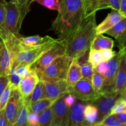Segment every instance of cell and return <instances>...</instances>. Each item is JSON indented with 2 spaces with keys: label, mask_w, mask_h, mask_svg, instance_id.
Here are the masks:
<instances>
[{
  "label": "cell",
  "mask_w": 126,
  "mask_h": 126,
  "mask_svg": "<svg viewBox=\"0 0 126 126\" xmlns=\"http://www.w3.org/2000/svg\"><path fill=\"white\" fill-rule=\"evenodd\" d=\"M92 126H107L104 125V124H101V123H95V124H93Z\"/></svg>",
  "instance_id": "c3c4849f"
},
{
  "label": "cell",
  "mask_w": 126,
  "mask_h": 126,
  "mask_svg": "<svg viewBox=\"0 0 126 126\" xmlns=\"http://www.w3.org/2000/svg\"><path fill=\"white\" fill-rule=\"evenodd\" d=\"M119 51L126 55V30L124 33L116 39Z\"/></svg>",
  "instance_id": "d590c367"
},
{
  "label": "cell",
  "mask_w": 126,
  "mask_h": 126,
  "mask_svg": "<svg viewBox=\"0 0 126 126\" xmlns=\"http://www.w3.org/2000/svg\"><path fill=\"white\" fill-rule=\"evenodd\" d=\"M85 17L105 9L119 11L121 0H82Z\"/></svg>",
  "instance_id": "30bf717a"
},
{
  "label": "cell",
  "mask_w": 126,
  "mask_h": 126,
  "mask_svg": "<svg viewBox=\"0 0 126 126\" xmlns=\"http://www.w3.org/2000/svg\"><path fill=\"white\" fill-rule=\"evenodd\" d=\"M107 126H126V124L122 123L115 114H110L103 119L100 123Z\"/></svg>",
  "instance_id": "4dcf8cb0"
},
{
  "label": "cell",
  "mask_w": 126,
  "mask_h": 126,
  "mask_svg": "<svg viewBox=\"0 0 126 126\" xmlns=\"http://www.w3.org/2000/svg\"><path fill=\"white\" fill-rule=\"evenodd\" d=\"M121 95L116 94L112 91H102L98 94L97 97L90 103L94 105L98 111L96 123H100L104 118L110 115L118 98Z\"/></svg>",
  "instance_id": "52a82bcc"
},
{
  "label": "cell",
  "mask_w": 126,
  "mask_h": 126,
  "mask_svg": "<svg viewBox=\"0 0 126 126\" xmlns=\"http://www.w3.org/2000/svg\"><path fill=\"white\" fill-rule=\"evenodd\" d=\"M71 60L65 54L57 57L39 74L40 80L49 81L66 79Z\"/></svg>",
  "instance_id": "8992f818"
},
{
  "label": "cell",
  "mask_w": 126,
  "mask_h": 126,
  "mask_svg": "<svg viewBox=\"0 0 126 126\" xmlns=\"http://www.w3.org/2000/svg\"><path fill=\"white\" fill-rule=\"evenodd\" d=\"M9 79V84L11 86V90L18 89V86L20 81V78L16 75L14 72V69L12 68L10 70L9 73L7 75Z\"/></svg>",
  "instance_id": "1f68e13d"
},
{
  "label": "cell",
  "mask_w": 126,
  "mask_h": 126,
  "mask_svg": "<svg viewBox=\"0 0 126 126\" xmlns=\"http://www.w3.org/2000/svg\"><path fill=\"white\" fill-rule=\"evenodd\" d=\"M11 91H12V90H11V86L8 83V85L6 87V89L0 97V111L4 110L6 107V104H7V102L9 99L10 96H11Z\"/></svg>",
  "instance_id": "836d02e7"
},
{
  "label": "cell",
  "mask_w": 126,
  "mask_h": 126,
  "mask_svg": "<svg viewBox=\"0 0 126 126\" xmlns=\"http://www.w3.org/2000/svg\"><path fill=\"white\" fill-rule=\"evenodd\" d=\"M52 119V106L39 114V126H50Z\"/></svg>",
  "instance_id": "83f0119b"
},
{
  "label": "cell",
  "mask_w": 126,
  "mask_h": 126,
  "mask_svg": "<svg viewBox=\"0 0 126 126\" xmlns=\"http://www.w3.org/2000/svg\"><path fill=\"white\" fill-rule=\"evenodd\" d=\"M96 13L84 18L80 25L66 36L59 39L63 44L65 55L71 59H79L87 53L97 35Z\"/></svg>",
  "instance_id": "6da1fadb"
},
{
  "label": "cell",
  "mask_w": 126,
  "mask_h": 126,
  "mask_svg": "<svg viewBox=\"0 0 126 126\" xmlns=\"http://www.w3.org/2000/svg\"><path fill=\"white\" fill-rule=\"evenodd\" d=\"M123 53L119 51L116 53L115 56L107 61L108 67L106 72L103 75L104 83L102 91H112L114 85V81L118 71L121 58Z\"/></svg>",
  "instance_id": "7c38bea8"
},
{
  "label": "cell",
  "mask_w": 126,
  "mask_h": 126,
  "mask_svg": "<svg viewBox=\"0 0 126 126\" xmlns=\"http://www.w3.org/2000/svg\"><path fill=\"white\" fill-rule=\"evenodd\" d=\"M126 30V17H124L105 33L113 37L116 39L122 35Z\"/></svg>",
  "instance_id": "603a6c76"
},
{
  "label": "cell",
  "mask_w": 126,
  "mask_h": 126,
  "mask_svg": "<svg viewBox=\"0 0 126 126\" xmlns=\"http://www.w3.org/2000/svg\"><path fill=\"white\" fill-rule=\"evenodd\" d=\"M98 116V111L97 108L91 103H88L84 108V118L86 121L89 124H95Z\"/></svg>",
  "instance_id": "cb8c5ba5"
},
{
  "label": "cell",
  "mask_w": 126,
  "mask_h": 126,
  "mask_svg": "<svg viewBox=\"0 0 126 126\" xmlns=\"http://www.w3.org/2000/svg\"><path fill=\"white\" fill-rule=\"evenodd\" d=\"M57 99V98H41L31 105L30 111L37 114H40L52 106Z\"/></svg>",
  "instance_id": "44dd1931"
},
{
  "label": "cell",
  "mask_w": 126,
  "mask_h": 126,
  "mask_svg": "<svg viewBox=\"0 0 126 126\" xmlns=\"http://www.w3.org/2000/svg\"><path fill=\"white\" fill-rule=\"evenodd\" d=\"M9 83L8 77L6 75H0V97L6 89Z\"/></svg>",
  "instance_id": "f35d334b"
},
{
  "label": "cell",
  "mask_w": 126,
  "mask_h": 126,
  "mask_svg": "<svg viewBox=\"0 0 126 126\" xmlns=\"http://www.w3.org/2000/svg\"><path fill=\"white\" fill-rule=\"evenodd\" d=\"M102 52V57H103V61L107 62L109 60L111 59L112 58L114 57L116 54V52L113 49H103V50H100Z\"/></svg>",
  "instance_id": "74e56055"
},
{
  "label": "cell",
  "mask_w": 126,
  "mask_h": 126,
  "mask_svg": "<svg viewBox=\"0 0 126 126\" xmlns=\"http://www.w3.org/2000/svg\"><path fill=\"white\" fill-rule=\"evenodd\" d=\"M126 87V55L123 54L121 58L118 71L114 81L113 91L121 95Z\"/></svg>",
  "instance_id": "2e32d148"
},
{
  "label": "cell",
  "mask_w": 126,
  "mask_h": 126,
  "mask_svg": "<svg viewBox=\"0 0 126 126\" xmlns=\"http://www.w3.org/2000/svg\"><path fill=\"white\" fill-rule=\"evenodd\" d=\"M120 98H121L122 100H123L126 103V87L125 88V89L124 90V91L123 92V93L121 94Z\"/></svg>",
  "instance_id": "bcb514c9"
},
{
  "label": "cell",
  "mask_w": 126,
  "mask_h": 126,
  "mask_svg": "<svg viewBox=\"0 0 126 126\" xmlns=\"http://www.w3.org/2000/svg\"><path fill=\"white\" fill-rule=\"evenodd\" d=\"M40 81L39 75L36 69L31 67L29 73L25 77L20 79L18 86V90L22 97L29 96L35 86Z\"/></svg>",
  "instance_id": "5bb4252c"
},
{
  "label": "cell",
  "mask_w": 126,
  "mask_h": 126,
  "mask_svg": "<svg viewBox=\"0 0 126 126\" xmlns=\"http://www.w3.org/2000/svg\"><path fill=\"white\" fill-rule=\"evenodd\" d=\"M23 2H24V4H28L31 2L30 0H23Z\"/></svg>",
  "instance_id": "681fc988"
},
{
  "label": "cell",
  "mask_w": 126,
  "mask_h": 126,
  "mask_svg": "<svg viewBox=\"0 0 126 126\" xmlns=\"http://www.w3.org/2000/svg\"><path fill=\"white\" fill-rule=\"evenodd\" d=\"M21 97L22 96L18 89L12 90L11 91L9 99L4 108L7 126H12L14 123Z\"/></svg>",
  "instance_id": "9a60e30c"
},
{
  "label": "cell",
  "mask_w": 126,
  "mask_h": 126,
  "mask_svg": "<svg viewBox=\"0 0 126 126\" xmlns=\"http://www.w3.org/2000/svg\"><path fill=\"white\" fill-rule=\"evenodd\" d=\"M16 37L0 28V75L7 76L11 70Z\"/></svg>",
  "instance_id": "5b68a950"
},
{
  "label": "cell",
  "mask_w": 126,
  "mask_h": 126,
  "mask_svg": "<svg viewBox=\"0 0 126 126\" xmlns=\"http://www.w3.org/2000/svg\"><path fill=\"white\" fill-rule=\"evenodd\" d=\"M65 95L57 98L52 105V119L50 126H67L70 108L64 102Z\"/></svg>",
  "instance_id": "8fae6325"
},
{
  "label": "cell",
  "mask_w": 126,
  "mask_h": 126,
  "mask_svg": "<svg viewBox=\"0 0 126 126\" xmlns=\"http://www.w3.org/2000/svg\"><path fill=\"white\" fill-rule=\"evenodd\" d=\"M82 78L81 65L78 58L72 59L69 66L66 75V81L69 87H71Z\"/></svg>",
  "instance_id": "d6986e66"
},
{
  "label": "cell",
  "mask_w": 126,
  "mask_h": 126,
  "mask_svg": "<svg viewBox=\"0 0 126 126\" xmlns=\"http://www.w3.org/2000/svg\"><path fill=\"white\" fill-rule=\"evenodd\" d=\"M60 8L52 25V30L62 39L76 29L84 18L82 0H60Z\"/></svg>",
  "instance_id": "7a4b0ae2"
},
{
  "label": "cell",
  "mask_w": 126,
  "mask_h": 126,
  "mask_svg": "<svg viewBox=\"0 0 126 126\" xmlns=\"http://www.w3.org/2000/svg\"><path fill=\"white\" fill-rule=\"evenodd\" d=\"M30 99L29 96L21 97L18 104L16 120L12 126H27L28 116L30 111Z\"/></svg>",
  "instance_id": "e0dca14e"
},
{
  "label": "cell",
  "mask_w": 126,
  "mask_h": 126,
  "mask_svg": "<svg viewBox=\"0 0 126 126\" xmlns=\"http://www.w3.org/2000/svg\"><path fill=\"white\" fill-rule=\"evenodd\" d=\"M10 1H12V2H16V3L20 4H24L23 0H10Z\"/></svg>",
  "instance_id": "7dc6e473"
},
{
  "label": "cell",
  "mask_w": 126,
  "mask_h": 126,
  "mask_svg": "<svg viewBox=\"0 0 126 126\" xmlns=\"http://www.w3.org/2000/svg\"><path fill=\"white\" fill-rule=\"evenodd\" d=\"M87 61L92 65L94 68H95L101 62H103V57L100 50L90 49Z\"/></svg>",
  "instance_id": "4316f807"
},
{
  "label": "cell",
  "mask_w": 126,
  "mask_h": 126,
  "mask_svg": "<svg viewBox=\"0 0 126 126\" xmlns=\"http://www.w3.org/2000/svg\"><path fill=\"white\" fill-rule=\"evenodd\" d=\"M18 39L20 41L22 42L24 44L29 46H35L41 45L47 42L51 41L53 39L52 37L49 36H45L44 37H41L39 35L32 36L23 37L20 35L18 36Z\"/></svg>",
  "instance_id": "7402d4cb"
},
{
  "label": "cell",
  "mask_w": 126,
  "mask_h": 126,
  "mask_svg": "<svg viewBox=\"0 0 126 126\" xmlns=\"http://www.w3.org/2000/svg\"><path fill=\"white\" fill-rule=\"evenodd\" d=\"M123 112H126V103L123 100L119 98L116 102L110 114H116Z\"/></svg>",
  "instance_id": "e575fe53"
},
{
  "label": "cell",
  "mask_w": 126,
  "mask_h": 126,
  "mask_svg": "<svg viewBox=\"0 0 126 126\" xmlns=\"http://www.w3.org/2000/svg\"><path fill=\"white\" fill-rule=\"evenodd\" d=\"M73 95L77 99L90 103L95 99L98 94L95 92L91 81L81 79L75 85L69 87L68 92Z\"/></svg>",
  "instance_id": "ba28073f"
},
{
  "label": "cell",
  "mask_w": 126,
  "mask_h": 126,
  "mask_svg": "<svg viewBox=\"0 0 126 126\" xmlns=\"http://www.w3.org/2000/svg\"><path fill=\"white\" fill-rule=\"evenodd\" d=\"M80 65H81L82 79L91 81L94 70L93 66L90 63L88 62V61H86L82 63H80Z\"/></svg>",
  "instance_id": "f1b7e54d"
},
{
  "label": "cell",
  "mask_w": 126,
  "mask_h": 126,
  "mask_svg": "<svg viewBox=\"0 0 126 126\" xmlns=\"http://www.w3.org/2000/svg\"><path fill=\"white\" fill-rule=\"evenodd\" d=\"M4 0H0V27L2 26L4 22L5 14H6V8H5Z\"/></svg>",
  "instance_id": "60d3db41"
},
{
  "label": "cell",
  "mask_w": 126,
  "mask_h": 126,
  "mask_svg": "<svg viewBox=\"0 0 126 126\" xmlns=\"http://www.w3.org/2000/svg\"><path fill=\"white\" fill-rule=\"evenodd\" d=\"M107 67H108V64H107V62H102L98 64L97 66L94 68L97 72L98 73L101 74L103 75L106 72L107 70Z\"/></svg>",
  "instance_id": "b9f144b4"
},
{
  "label": "cell",
  "mask_w": 126,
  "mask_h": 126,
  "mask_svg": "<svg viewBox=\"0 0 126 126\" xmlns=\"http://www.w3.org/2000/svg\"><path fill=\"white\" fill-rule=\"evenodd\" d=\"M114 41L111 38L105 36L103 34H97L91 44L90 49L101 50L103 49H113Z\"/></svg>",
  "instance_id": "ffe728a7"
},
{
  "label": "cell",
  "mask_w": 126,
  "mask_h": 126,
  "mask_svg": "<svg viewBox=\"0 0 126 126\" xmlns=\"http://www.w3.org/2000/svg\"><path fill=\"white\" fill-rule=\"evenodd\" d=\"M27 126H39V114L30 111L28 116Z\"/></svg>",
  "instance_id": "8d00e7d4"
},
{
  "label": "cell",
  "mask_w": 126,
  "mask_h": 126,
  "mask_svg": "<svg viewBox=\"0 0 126 126\" xmlns=\"http://www.w3.org/2000/svg\"><path fill=\"white\" fill-rule=\"evenodd\" d=\"M46 8L53 11H59L60 8V0H33Z\"/></svg>",
  "instance_id": "f546056e"
},
{
  "label": "cell",
  "mask_w": 126,
  "mask_h": 126,
  "mask_svg": "<svg viewBox=\"0 0 126 126\" xmlns=\"http://www.w3.org/2000/svg\"><path fill=\"white\" fill-rule=\"evenodd\" d=\"M124 16L118 10L112 9L103 22L96 27L97 34H102L115 25L118 22L124 18Z\"/></svg>",
  "instance_id": "ac0fdd59"
},
{
  "label": "cell",
  "mask_w": 126,
  "mask_h": 126,
  "mask_svg": "<svg viewBox=\"0 0 126 126\" xmlns=\"http://www.w3.org/2000/svg\"><path fill=\"white\" fill-rule=\"evenodd\" d=\"M76 100H77V98L73 95L70 93H67L64 96V102L69 108H70L71 106L75 104Z\"/></svg>",
  "instance_id": "ab89813d"
},
{
  "label": "cell",
  "mask_w": 126,
  "mask_h": 126,
  "mask_svg": "<svg viewBox=\"0 0 126 126\" xmlns=\"http://www.w3.org/2000/svg\"><path fill=\"white\" fill-rule=\"evenodd\" d=\"M91 82L95 92L97 94L100 93L103 90V83H104V79H103V75L98 73L94 70Z\"/></svg>",
  "instance_id": "484cf974"
},
{
  "label": "cell",
  "mask_w": 126,
  "mask_h": 126,
  "mask_svg": "<svg viewBox=\"0 0 126 126\" xmlns=\"http://www.w3.org/2000/svg\"><path fill=\"white\" fill-rule=\"evenodd\" d=\"M65 54V47L63 44H62V42L60 40L57 43L44 53L32 66V67L36 69L39 75L54 59L60 55Z\"/></svg>",
  "instance_id": "9c48e42d"
},
{
  "label": "cell",
  "mask_w": 126,
  "mask_h": 126,
  "mask_svg": "<svg viewBox=\"0 0 126 126\" xmlns=\"http://www.w3.org/2000/svg\"><path fill=\"white\" fill-rule=\"evenodd\" d=\"M69 86L66 79L44 81L43 98H59L68 92Z\"/></svg>",
  "instance_id": "4fadbf2b"
},
{
  "label": "cell",
  "mask_w": 126,
  "mask_h": 126,
  "mask_svg": "<svg viewBox=\"0 0 126 126\" xmlns=\"http://www.w3.org/2000/svg\"><path fill=\"white\" fill-rule=\"evenodd\" d=\"M119 11L124 17H126V0H121Z\"/></svg>",
  "instance_id": "7bdbcfd3"
},
{
  "label": "cell",
  "mask_w": 126,
  "mask_h": 126,
  "mask_svg": "<svg viewBox=\"0 0 126 126\" xmlns=\"http://www.w3.org/2000/svg\"><path fill=\"white\" fill-rule=\"evenodd\" d=\"M115 116L122 123L126 124V112H123V113L116 114Z\"/></svg>",
  "instance_id": "f6af8a7d"
},
{
  "label": "cell",
  "mask_w": 126,
  "mask_h": 126,
  "mask_svg": "<svg viewBox=\"0 0 126 126\" xmlns=\"http://www.w3.org/2000/svg\"><path fill=\"white\" fill-rule=\"evenodd\" d=\"M6 14L4 22L0 28L14 35H19L21 26L25 17L29 12L30 5L28 4H20L12 1H4Z\"/></svg>",
  "instance_id": "277c9868"
},
{
  "label": "cell",
  "mask_w": 126,
  "mask_h": 126,
  "mask_svg": "<svg viewBox=\"0 0 126 126\" xmlns=\"http://www.w3.org/2000/svg\"><path fill=\"white\" fill-rule=\"evenodd\" d=\"M20 35V34L16 37L13 62L11 68H15L20 63L28 64L32 66L44 53L60 41L59 38H53L51 41H49L41 45L29 46L20 41L18 39V36Z\"/></svg>",
  "instance_id": "3957f363"
},
{
  "label": "cell",
  "mask_w": 126,
  "mask_h": 126,
  "mask_svg": "<svg viewBox=\"0 0 126 126\" xmlns=\"http://www.w3.org/2000/svg\"><path fill=\"white\" fill-rule=\"evenodd\" d=\"M0 126H7L6 116H5L4 109L0 111Z\"/></svg>",
  "instance_id": "ee69618b"
},
{
  "label": "cell",
  "mask_w": 126,
  "mask_h": 126,
  "mask_svg": "<svg viewBox=\"0 0 126 126\" xmlns=\"http://www.w3.org/2000/svg\"><path fill=\"white\" fill-rule=\"evenodd\" d=\"M31 67L32 66H30V65L20 63L18 64L16 67L14 68V69L15 73L18 75L20 78H22L29 73Z\"/></svg>",
  "instance_id": "d6a6232c"
},
{
  "label": "cell",
  "mask_w": 126,
  "mask_h": 126,
  "mask_svg": "<svg viewBox=\"0 0 126 126\" xmlns=\"http://www.w3.org/2000/svg\"><path fill=\"white\" fill-rule=\"evenodd\" d=\"M44 90V81L40 80L30 95L31 105L43 98Z\"/></svg>",
  "instance_id": "d4e9b609"
}]
</instances>
